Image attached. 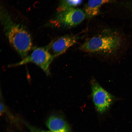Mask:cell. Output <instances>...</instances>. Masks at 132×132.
<instances>
[{
    "label": "cell",
    "instance_id": "6da1fadb",
    "mask_svg": "<svg viewBox=\"0 0 132 132\" xmlns=\"http://www.w3.org/2000/svg\"><path fill=\"white\" fill-rule=\"evenodd\" d=\"M0 23L10 44L22 59L27 56L32 48L31 36L24 26L14 22L6 13H2Z\"/></svg>",
    "mask_w": 132,
    "mask_h": 132
},
{
    "label": "cell",
    "instance_id": "7a4b0ae2",
    "mask_svg": "<svg viewBox=\"0 0 132 132\" xmlns=\"http://www.w3.org/2000/svg\"><path fill=\"white\" fill-rule=\"evenodd\" d=\"M122 42L120 37L115 36H97L87 41L81 46L80 49L89 53H110L117 50Z\"/></svg>",
    "mask_w": 132,
    "mask_h": 132
},
{
    "label": "cell",
    "instance_id": "3957f363",
    "mask_svg": "<svg viewBox=\"0 0 132 132\" xmlns=\"http://www.w3.org/2000/svg\"><path fill=\"white\" fill-rule=\"evenodd\" d=\"M58 11L56 16L49 22L56 27L68 28L74 27L81 23L85 16L84 12L82 10L69 5L59 7Z\"/></svg>",
    "mask_w": 132,
    "mask_h": 132
},
{
    "label": "cell",
    "instance_id": "277c9868",
    "mask_svg": "<svg viewBox=\"0 0 132 132\" xmlns=\"http://www.w3.org/2000/svg\"><path fill=\"white\" fill-rule=\"evenodd\" d=\"M46 46L34 47L32 53L21 61L9 65V67L21 66L29 63L35 64L39 66L48 75L50 74L49 67L53 58Z\"/></svg>",
    "mask_w": 132,
    "mask_h": 132
},
{
    "label": "cell",
    "instance_id": "5b68a950",
    "mask_svg": "<svg viewBox=\"0 0 132 132\" xmlns=\"http://www.w3.org/2000/svg\"><path fill=\"white\" fill-rule=\"evenodd\" d=\"M92 96L97 110L102 113L107 110L113 102V96L94 79L91 81Z\"/></svg>",
    "mask_w": 132,
    "mask_h": 132
},
{
    "label": "cell",
    "instance_id": "8992f818",
    "mask_svg": "<svg viewBox=\"0 0 132 132\" xmlns=\"http://www.w3.org/2000/svg\"><path fill=\"white\" fill-rule=\"evenodd\" d=\"M78 37L72 35H66L52 41L46 47L54 58L64 53L77 42Z\"/></svg>",
    "mask_w": 132,
    "mask_h": 132
},
{
    "label": "cell",
    "instance_id": "52a82bcc",
    "mask_svg": "<svg viewBox=\"0 0 132 132\" xmlns=\"http://www.w3.org/2000/svg\"><path fill=\"white\" fill-rule=\"evenodd\" d=\"M51 132H70L66 122L62 118L55 115L50 117L46 122Z\"/></svg>",
    "mask_w": 132,
    "mask_h": 132
},
{
    "label": "cell",
    "instance_id": "ba28073f",
    "mask_svg": "<svg viewBox=\"0 0 132 132\" xmlns=\"http://www.w3.org/2000/svg\"><path fill=\"white\" fill-rule=\"evenodd\" d=\"M112 0H89L85 7L84 12L87 17L91 18L98 14L102 5Z\"/></svg>",
    "mask_w": 132,
    "mask_h": 132
},
{
    "label": "cell",
    "instance_id": "9c48e42d",
    "mask_svg": "<svg viewBox=\"0 0 132 132\" xmlns=\"http://www.w3.org/2000/svg\"><path fill=\"white\" fill-rule=\"evenodd\" d=\"M25 124L30 132H51L50 131H47L41 129L26 122H25Z\"/></svg>",
    "mask_w": 132,
    "mask_h": 132
},
{
    "label": "cell",
    "instance_id": "30bf717a",
    "mask_svg": "<svg viewBox=\"0 0 132 132\" xmlns=\"http://www.w3.org/2000/svg\"><path fill=\"white\" fill-rule=\"evenodd\" d=\"M67 3L70 6L78 5L81 3L83 0H66Z\"/></svg>",
    "mask_w": 132,
    "mask_h": 132
},
{
    "label": "cell",
    "instance_id": "8fae6325",
    "mask_svg": "<svg viewBox=\"0 0 132 132\" xmlns=\"http://www.w3.org/2000/svg\"><path fill=\"white\" fill-rule=\"evenodd\" d=\"M8 110L7 107L2 102H0V114H3L7 110Z\"/></svg>",
    "mask_w": 132,
    "mask_h": 132
}]
</instances>
